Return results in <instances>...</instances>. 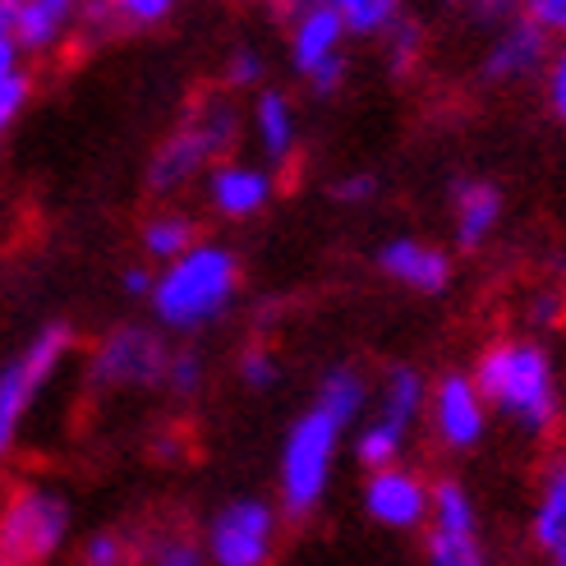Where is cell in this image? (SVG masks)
<instances>
[{"mask_svg": "<svg viewBox=\"0 0 566 566\" xmlns=\"http://www.w3.org/2000/svg\"><path fill=\"white\" fill-rule=\"evenodd\" d=\"M153 276H157V272H148V263L125 268V272H120V291H125L129 300H148V291H153Z\"/></svg>", "mask_w": 566, "mask_h": 566, "instance_id": "8d00e7d4", "label": "cell"}, {"mask_svg": "<svg viewBox=\"0 0 566 566\" xmlns=\"http://www.w3.org/2000/svg\"><path fill=\"white\" fill-rule=\"evenodd\" d=\"M544 61H548V33L539 23H530V19H512L497 33V42L489 46V55H484V78H497V83L525 78Z\"/></svg>", "mask_w": 566, "mask_h": 566, "instance_id": "2e32d148", "label": "cell"}, {"mask_svg": "<svg viewBox=\"0 0 566 566\" xmlns=\"http://www.w3.org/2000/svg\"><path fill=\"white\" fill-rule=\"evenodd\" d=\"M249 125H253V138H259L263 161L281 166V161L295 157V148H300V116H295V102L281 88H253Z\"/></svg>", "mask_w": 566, "mask_h": 566, "instance_id": "9a60e30c", "label": "cell"}, {"mask_svg": "<svg viewBox=\"0 0 566 566\" xmlns=\"http://www.w3.org/2000/svg\"><path fill=\"white\" fill-rule=\"evenodd\" d=\"M276 378H281V364H276V355H272L268 346H249V350L240 355V382H244L249 391H272Z\"/></svg>", "mask_w": 566, "mask_h": 566, "instance_id": "4316f807", "label": "cell"}, {"mask_svg": "<svg viewBox=\"0 0 566 566\" xmlns=\"http://www.w3.org/2000/svg\"><path fill=\"white\" fill-rule=\"evenodd\" d=\"M382 38H387L391 70H396V74H406V70H410V61H415V51H419V28H415L410 19H396Z\"/></svg>", "mask_w": 566, "mask_h": 566, "instance_id": "1f68e13d", "label": "cell"}, {"mask_svg": "<svg viewBox=\"0 0 566 566\" xmlns=\"http://www.w3.org/2000/svg\"><path fill=\"white\" fill-rule=\"evenodd\" d=\"M327 6L346 19L355 38H382L401 19V0H327Z\"/></svg>", "mask_w": 566, "mask_h": 566, "instance_id": "603a6c76", "label": "cell"}, {"mask_svg": "<svg viewBox=\"0 0 566 566\" xmlns=\"http://www.w3.org/2000/svg\"><path fill=\"white\" fill-rule=\"evenodd\" d=\"M161 382L171 387L176 396H198V391H203V359H198L193 350H171Z\"/></svg>", "mask_w": 566, "mask_h": 566, "instance_id": "83f0119b", "label": "cell"}, {"mask_svg": "<svg viewBox=\"0 0 566 566\" xmlns=\"http://www.w3.org/2000/svg\"><path fill=\"white\" fill-rule=\"evenodd\" d=\"M521 14V0H474L479 23H512Z\"/></svg>", "mask_w": 566, "mask_h": 566, "instance_id": "d590c367", "label": "cell"}, {"mask_svg": "<svg viewBox=\"0 0 566 566\" xmlns=\"http://www.w3.org/2000/svg\"><path fill=\"white\" fill-rule=\"evenodd\" d=\"M423 548H429L433 566H479L484 562L474 502H470V493L457 484V479L433 484L429 521H423Z\"/></svg>", "mask_w": 566, "mask_h": 566, "instance_id": "9c48e42d", "label": "cell"}, {"mask_svg": "<svg viewBox=\"0 0 566 566\" xmlns=\"http://www.w3.org/2000/svg\"><path fill=\"white\" fill-rule=\"evenodd\" d=\"M70 346H74V332L65 323H51L6 364V369H0V457H10L14 451L28 410L38 406V396L46 391V382L61 374Z\"/></svg>", "mask_w": 566, "mask_h": 566, "instance_id": "5b68a950", "label": "cell"}, {"mask_svg": "<svg viewBox=\"0 0 566 566\" xmlns=\"http://www.w3.org/2000/svg\"><path fill=\"white\" fill-rule=\"evenodd\" d=\"M521 14L544 33H566V0H521Z\"/></svg>", "mask_w": 566, "mask_h": 566, "instance_id": "d6a6232c", "label": "cell"}, {"mask_svg": "<svg viewBox=\"0 0 566 566\" xmlns=\"http://www.w3.org/2000/svg\"><path fill=\"white\" fill-rule=\"evenodd\" d=\"M166 350L161 336L144 332V327H120L111 332L106 342L93 350V387H111V391H129V387H153L166 378Z\"/></svg>", "mask_w": 566, "mask_h": 566, "instance_id": "30bf717a", "label": "cell"}, {"mask_svg": "<svg viewBox=\"0 0 566 566\" xmlns=\"http://www.w3.org/2000/svg\"><path fill=\"white\" fill-rule=\"evenodd\" d=\"M378 268L396 281V286H406V291H419V295H438L447 291V281H451V259L438 249V244H423V240H391L378 249Z\"/></svg>", "mask_w": 566, "mask_h": 566, "instance_id": "5bb4252c", "label": "cell"}, {"mask_svg": "<svg viewBox=\"0 0 566 566\" xmlns=\"http://www.w3.org/2000/svg\"><path fill=\"white\" fill-rule=\"evenodd\" d=\"M23 70V46L14 38V23L10 19H0V78H10Z\"/></svg>", "mask_w": 566, "mask_h": 566, "instance_id": "836d02e7", "label": "cell"}, {"mask_svg": "<svg viewBox=\"0 0 566 566\" xmlns=\"http://www.w3.org/2000/svg\"><path fill=\"white\" fill-rule=\"evenodd\" d=\"M148 562H153V566H198V562H208V553L198 548L193 539H180V534H166V539L148 544Z\"/></svg>", "mask_w": 566, "mask_h": 566, "instance_id": "f546056e", "label": "cell"}, {"mask_svg": "<svg viewBox=\"0 0 566 566\" xmlns=\"http://www.w3.org/2000/svg\"><path fill=\"white\" fill-rule=\"evenodd\" d=\"M451 217H457V244L461 249H479L502 221V193L489 180H465L457 189V203H451Z\"/></svg>", "mask_w": 566, "mask_h": 566, "instance_id": "ac0fdd59", "label": "cell"}, {"mask_svg": "<svg viewBox=\"0 0 566 566\" xmlns=\"http://www.w3.org/2000/svg\"><path fill=\"white\" fill-rule=\"evenodd\" d=\"M111 6H116V19L129 28H157L176 14L180 0H111Z\"/></svg>", "mask_w": 566, "mask_h": 566, "instance_id": "f1b7e54d", "label": "cell"}, {"mask_svg": "<svg viewBox=\"0 0 566 566\" xmlns=\"http://www.w3.org/2000/svg\"><path fill=\"white\" fill-rule=\"evenodd\" d=\"M263 74H268V61H263L259 46H235L226 55V70H221V78L231 83V88H259Z\"/></svg>", "mask_w": 566, "mask_h": 566, "instance_id": "d4e9b609", "label": "cell"}, {"mask_svg": "<svg viewBox=\"0 0 566 566\" xmlns=\"http://www.w3.org/2000/svg\"><path fill=\"white\" fill-rule=\"evenodd\" d=\"M281 534V506L268 497H231L208 521L203 553L217 566H268Z\"/></svg>", "mask_w": 566, "mask_h": 566, "instance_id": "ba28073f", "label": "cell"}, {"mask_svg": "<svg viewBox=\"0 0 566 566\" xmlns=\"http://www.w3.org/2000/svg\"><path fill=\"white\" fill-rule=\"evenodd\" d=\"M28 93H33V83H28V74H10V78H0V138H6L14 129V120L23 116V106H28Z\"/></svg>", "mask_w": 566, "mask_h": 566, "instance_id": "4dcf8cb0", "label": "cell"}, {"mask_svg": "<svg viewBox=\"0 0 566 566\" xmlns=\"http://www.w3.org/2000/svg\"><path fill=\"white\" fill-rule=\"evenodd\" d=\"M78 6L83 0H23L19 14H14V38L23 51H51L61 42L74 19H78Z\"/></svg>", "mask_w": 566, "mask_h": 566, "instance_id": "e0dca14e", "label": "cell"}, {"mask_svg": "<svg viewBox=\"0 0 566 566\" xmlns=\"http://www.w3.org/2000/svg\"><path fill=\"white\" fill-rule=\"evenodd\" d=\"M314 401H323L327 410H336L346 423H359L364 406H369V382H364L355 369H332V374L323 378V387H318Z\"/></svg>", "mask_w": 566, "mask_h": 566, "instance_id": "cb8c5ba5", "label": "cell"}, {"mask_svg": "<svg viewBox=\"0 0 566 566\" xmlns=\"http://www.w3.org/2000/svg\"><path fill=\"white\" fill-rule=\"evenodd\" d=\"M429 497H433V484H423L401 461L378 465L364 479V512L382 530H401V534L423 530V521H429Z\"/></svg>", "mask_w": 566, "mask_h": 566, "instance_id": "8fae6325", "label": "cell"}, {"mask_svg": "<svg viewBox=\"0 0 566 566\" xmlns=\"http://www.w3.org/2000/svg\"><path fill=\"white\" fill-rule=\"evenodd\" d=\"M474 382L489 410L521 423L525 433H548L557 419V382L553 364L534 342H497L479 355Z\"/></svg>", "mask_w": 566, "mask_h": 566, "instance_id": "7a4b0ae2", "label": "cell"}, {"mask_svg": "<svg viewBox=\"0 0 566 566\" xmlns=\"http://www.w3.org/2000/svg\"><path fill=\"white\" fill-rule=\"evenodd\" d=\"M193 240H198V226H193V217H185V212H157V217L144 221V231H138V244H144V253H148L153 263L180 259V253H185Z\"/></svg>", "mask_w": 566, "mask_h": 566, "instance_id": "44dd1931", "label": "cell"}, {"mask_svg": "<svg viewBox=\"0 0 566 566\" xmlns=\"http://www.w3.org/2000/svg\"><path fill=\"white\" fill-rule=\"evenodd\" d=\"M415 429H406V423H396L387 415H369L355 429V461L364 470H378V465H391V461H401L406 457V442H410Z\"/></svg>", "mask_w": 566, "mask_h": 566, "instance_id": "ffe728a7", "label": "cell"}, {"mask_svg": "<svg viewBox=\"0 0 566 566\" xmlns=\"http://www.w3.org/2000/svg\"><path fill=\"white\" fill-rule=\"evenodd\" d=\"M129 557H134L129 539H125V534H111V530L88 534V544H83V553H78L83 566H125Z\"/></svg>", "mask_w": 566, "mask_h": 566, "instance_id": "484cf974", "label": "cell"}, {"mask_svg": "<svg viewBox=\"0 0 566 566\" xmlns=\"http://www.w3.org/2000/svg\"><path fill=\"white\" fill-rule=\"evenodd\" d=\"M423 410L433 419L438 442L451 451H470L489 433V401L470 374H447L438 387H429V406Z\"/></svg>", "mask_w": 566, "mask_h": 566, "instance_id": "7c38bea8", "label": "cell"}, {"mask_svg": "<svg viewBox=\"0 0 566 566\" xmlns=\"http://www.w3.org/2000/svg\"><path fill=\"white\" fill-rule=\"evenodd\" d=\"M346 38L350 28L327 0H304L286 23V55L291 70L314 93H336L346 78Z\"/></svg>", "mask_w": 566, "mask_h": 566, "instance_id": "52a82bcc", "label": "cell"}, {"mask_svg": "<svg viewBox=\"0 0 566 566\" xmlns=\"http://www.w3.org/2000/svg\"><path fill=\"white\" fill-rule=\"evenodd\" d=\"M235 295H240V259L226 244L193 240L180 259L157 268L148 308L157 327L193 336L231 314Z\"/></svg>", "mask_w": 566, "mask_h": 566, "instance_id": "6da1fadb", "label": "cell"}, {"mask_svg": "<svg viewBox=\"0 0 566 566\" xmlns=\"http://www.w3.org/2000/svg\"><path fill=\"white\" fill-rule=\"evenodd\" d=\"M350 423L327 410L323 401H314L304 415H295V423L286 429L281 442V461H276V497H281V516L304 521L318 512V502L327 497L332 470H336V451H342Z\"/></svg>", "mask_w": 566, "mask_h": 566, "instance_id": "3957f363", "label": "cell"}, {"mask_svg": "<svg viewBox=\"0 0 566 566\" xmlns=\"http://www.w3.org/2000/svg\"><path fill=\"white\" fill-rule=\"evenodd\" d=\"M240 138V111L231 97H208L198 102L189 116L161 138V148L148 161V189L153 193H176L193 185L198 176H208V166H217Z\"/></svg>", "mask_w": 566, "mask_h": 566, "instance_id": "277c9868", "label": "cell"}, {"mask_svg": "<svg viewBox=\"0 0 566 566\" xmlns=\"http://www.w3.org/2000/svg\"><path fill=\"white\" fill-rule=\"evenodd\" d=\"M203 193H208V208L226 221H249L268 212V203L276 198V176H272V161H217L208 166L203 176Z\"/></svg>", "mask_w": 566, "mask_h": 566, "instance_id": "4fadbf2b", "label": "cell"}, {"mask_svg": "<svg viewBox=\"0 0 566 566\" xmlns=\"http://www.w3.org/2000/svg\"><path fill=\"white\" fill-rule=\"evenodd\" d=\"M19 6H23V0H0V19H10V23H14V14H19Z\"/></svg>", "mask_w": 566, "mask_h": 566, "instance_id": "74e56055", "label": "cell"}, {"mask_svg": "<svg viewBox=\"0 0 566 566\" xmlns=\"http://www.w3.org/2000/svg\"><path fill=\"white\" fill-rule=\"evenodd\" d=\"M423 406H429V387H423V378L415 369H391L382 391H378V415L406 423V429H415Z\"/></svg>", "mask_w": 566, "mask_h": 566, "instance_id": "7402d4cb", "label": "cell"}, {"mask_svg": "<svg viewBox=\"0 0 566 566\" xmlns=\"http://www.w3.org/2000/svg\"><path fill=\"white\" fill-rule=\"evenodd\" d=\"M342 203H369V198L378 193V180L369 176V171H359V176H346V180H336V189H332Z\"/></svg>", "mask_w": 566, "mask_h": 566, "instance_id": "e575fe53", "label": "cell"}, {"mask_svg": "<svg viewBox=\"0 0 566 566\" xmlns=\"http://www.w3.org/2000/svg\"><path fill=\"white\" fill-rule=\"evenodd\" d=\"M70 525H74L70 502L55 489L28 484L10 493L6 506H0V562H14V566L51 562L70 544Z\"/></svg>", "mask_w": 566, "mask_h": 566, "instance_id": "8992f818", "label": "cell"}, {"mask_svg": "<svg viewBox=\"0 0 566 566\" xmlns=\"http://www.w3.org/2000/svg\"><path fill=\"white\" fill-rule=\"evenodd\" d=\"M534 544L557 566H566V461L548 474L539 506H534Z\"/></svg>", "mask_w": 566, "mask_h": 566, "instance_id": "d6986e66", "label": "cell"}]
</instances>
